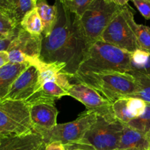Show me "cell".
Segmentation results:
<instances>
[{
    "mask_svg": "<svg viewBox=\"0 0 150 150\" xmlns=\"http://www.w3.org/2000/svg\"><path fill=\"white\" fill-rule=\"evenodd\" d=\"M29 105L33 130H49L57 125L59 112L55 106V102L38 101Z\"/></svg>",
    "mask_w": 150,
    "mask_h": 150,
    "instance_id": "12",
    "label": "cell"
},
{
    "mask_svg": "<svg viewBox=\"0 0 150 150\" xmlns=\"http://www.w3.org/2000/svg\"><path fill=\"white\" fill-rule=\"evenodd\" d=\"M33 132L29 105L23 100L0 101V137L23 136Z\"/></svg>",
    "mask_w": 150,
    "mask_h": 150,
    "instance_id": "5",
    "label": "cell"
},
{
    "mask_svg": "<svg viewBox=\"0 0 150 150\" xmlns=\"http://www.w3.org/2000/svg\"><path fill=\"white\" fill-rule=\"evenodd\" d=\"M125 11L127 22L136 35L140 48L150 51V27L136 23L133 13L127 5L125 6Z\"/></svg>",
    "mask_w": 150,
    "mask_h": 150,
    "instance_id": "17",
    "label": "cell"
},
{
    "mask_svg": "<svg viewBox=\"0 0 150 150\" xmlns=\"http://www.w3.org/2000/svg\"><path fill=\"white\" fill-rule=\"evenodd\" d=\"M128 98V108L133 120L143 114L146 109V103L143 100L137 98Z\"/></svg>",
    "mask_w": 150,
    "mask_h": 150,
    "instance_id": "27",
    "label": "cell"
},
{
    "mask_svg": "<svg viewBox=\"0 0 150 150\" xmlns=\"http://www.w3.org/2000/svg\"><path fill=\"white\" fill-rule=\"evenodd\" d=\"M45 146H46V144H45L44 143L42 145V146H40V147L38 148V149H36V150H45Z\"/></svg>",
    "mask_w": 150,
    "mask_h": 150,
    "instance_id": "36",
    "label": "cell"
},
{
    "mask_svg": "<svg viewBox=\"0 0 150 150\" xmlns=\"http://www.w3.org/2000/svg\"><path fill=\"white\" fill-rule=\"evenodd\" d=\"M20 26L32 35H42L43 25L36 7L28 13L21 22Z\"/></svg>",
    "mask_w": 150,
    "mask_h": 150,
    "instance_id": "19",
    "label": "cell"
},
{
    "mask_svg": "<svg viewBox=\"0 0 150 150\" xmlns=\"http://www.w3.org/2000/svg\"><path fill=\"white\" fill-rule=\"evenodd\" d=\"M36 7L35 0H13L10 16L17 23L21 24L24 16Z\"/></svg>",
    "mask_w": 150,
    "mask_h": 150,
    "instance_id": "20",
    "label": "cell"
},
{
    "mask_svg": "<svg viewBox=\"0 0 150 150\" xmlns=\"http://www.w3.org/2000/svg\"><path fill=\"white\" fill-rule=\"evenodd\" d=\"M57 18L48 36H42L41 60L65 64L64 73L73 78L77 73L92 45L85 37L79 17L71 13L59 0H56Z\"/></svg>",
    "mask_w": 150,
    "mask_h": 150,
    "instance_id": "1",
    "label": "cell"
},
{
    "mask_svg": "<svg viewBox=\"0 0 150 150\" xmlns=\"http://www.w3.org/2000/svg\"><path fill=\"white\" fill-rule=\"evenodd\" d=\"M33 95L55 101L56 100L68 95V92L59 86L56 82L48 81L44 83Z\"/></svg>",
    "mask_w": 150,
    "mask_h": 150,
    "instance_id": "22",
    "label": "cell"
},
{
    "mask_svg": "<svg viewBox=\"0 0 150 150\" xmlns=\"http://www.w3.org/2000/svg\"><path fill=\"white\" fill-rule=\"evenodd\" d=\"M112 109L116 120L123 124L127 125L133 120L128 108V98L119 99L112 104Z\"/></svg>",
    "mask_w": 150,
    "mask_h": 150,
    "instance_id": "23",
    "label": "cell"
},
{
    "mask_svg": "<svg viewBox=\"0 0 150 150\" xmlns=\"http://www.w3.org/2000/svg\"><path fill=\"white\" fill-rule=\"evenodd\" d=\"M122 132L123 123L98 116L96 122L78 144L90 145L96 150H115L118 149Z\"/></svg>",
    "mask_w": 150,
    "mask_h": 150,
    "instance_id": "7",
    "label": "cell"
},
{
    "mask_svg": "<svg viewBox=\"0 0 150 150\" xmlns=\"http://www.w3.org/2000/svg\"><path fill=\"white\" fill-rule=\"evenodd\" d=\"M68 96L79 100L86 106V110L94 112L99 117H102L109 121H115L112 109V104L99 92L90 86L82 83L72 84L67 91Z\"/></svg>",
    "mask_w": 150,
    "mask_h": 150,
    "instance_id": "10",
    "label": "cell"
},
{
    "mask_svg": "<svg viewBox=\"0 0 150 150\" xmlns=\"http://www.w3.org/2000/svg\"><path fill=\"white\" fill-rule=\"evenodd\" d=\"M42 40V35H32L20 26L17 35L7 51L10 63L32 65L40 57Z\"/></svg>",
    "mask_w": 150,
    "mask_h": 150,
    "instance_id": "9",
    "label": "cell"
},
{
    "mask_svg": "<svg viewBox=\"0 0 150 150\" xmlns=\"http://www.w3.org/2000/svg\"><path fill=\"white\" fill-rule=\"evenodd\" d=\"M20 25L12 18L8 13L0 10V34L5 37L13 35Z\"/></svg>",
    "mask_w": 150,
    "mask_h": 150,
    "instance_id": "25",
    "label": "cell"
},
{
    "mask_svg": "<svg viewBox=\"0 0 150 150\" xmlns=\"http://www.w3.org/2000/svg\"><path fill=\"white\" fill-rule=\"evenodd\" d=\"M147 136H149V139H150V130H149V133H147Z\"/></svg>",
    "mask_w": 150,
    "mask_h": 150,
    "instance_id": "38",
    "label": "cell"
},
{
    "mask_svg": "<svg viewBox=\"0 0 150 150\" xmlns=\"http://www.w3.org/2000/svg\"><path fill=\"white\" fill-rule=\"evenodd\" d=\"M115 150H124V149H119V148H118V149H115Z\"/></svg>",
    "mask_w": 150,
    "mask_h": 150,
    "instance_id": "42",
    "label": "cell"
},
{
    "mask_svg": "<svg viewBox=\"0 0 150 150\" xmlns=\"http://www.w3.org/2000/svg\"><path fill=\"white\" fill-rule=\"evenodd\" d=\"M146 1H150V0H146Z\"/></svg>",
    "mask_w": 150,
    "mask_h": 150,
    "instance_id": "43",
    "label": "cell"
},
{
    "mask_svg": "<svg viewBox=\"0 0 150 150\" xmlns=\"http://www.w3.org/2000/svg\"><path fill=\"white\" fill-rule=\"evenodd\" d=\"M141 14L146 20H150V1L146 0H132Z\"/></svg>",
    "mask_w": 150,
    "mask_h": 150,
    "instance_id": "28",
    "label": "cell"
},
{
    "mask_svg": "<svg viewBox=\"0 0 150 150\" xmlns=\"http://www.w3.org/2000/svg\"><path fill=\"white\" fill-rule=\"evenodd\" d=\"M10 63V57L7 51H0V68Z\"/></svg>",
    "mask_w": 150,
    "mask_h": 150,
    "instance_id": "34",
    "label": "cell"
},
{
    "mask_svg": "<svg viewBox=\"0 0 150 150\" xmlns=\"http://www.w3.org/2000/svg\"><path fill=\"white\" fill-rule=\"evenodd\" d=\"M44 144L42 138L35 133L1 139L0 150H36Z\"/></svg>",
    "mask_w": 150,
    "mask_h": 150,
    "instance_id": "13",
    "label": "cell"
},
{
    "mask_svg": "<svg viewBox=\"0 0 150 150\" xmlns=\"http://www.w3.org/2000/svg\"><path fill=\"white\" fill-rule=\"evenodd\" d=\"M129 73L135 78L138 85V90L130 98H137L150 103V74L130 71Z\"/></svg>",
    "mask_w": 150,
    "mask_h": 150,
    "instance_id": "21",
    "label": "cell"
},
{
    "mask_svg": "<svg viewBox=\"0 0 150 150\" xmlns=\"http://www.w3.org/2000/svg\"><path fill=\"white\" fill-rule=\"evenodd\" d=\"M39 89V71L30 65L23 70L12 85L4 100L26 101Z\"/></svg>",
    "mask_w": 150,
    "mask_h": 150,
    "instance_id": "11",
    "label": "cell"
},
{
    "mask_svg": "<svg viewBox=\"0 0 150 150\" xmlns=\"http://www.w3.org/2000/svg\"><path fill=\"white\" fill-rule=\"evenodd\" d=\"M118 148L124 150H150V139L146 133L123 124Z\"/></svg>",
    "mask_w": 150,
    "mask_h": 150,
    "instance_id": "14",
    "label": "cell"
},
{
    "mask_svg": "<svg viewBox=\"0 0 150 150\" xmlns=\"http://www.w3.org/2000/svg\"><path fill=\"white\" fill-rule=\"evenodd\" d=\"M6 38V37H5V36H4V35H1V34H0V39H1V38Z\"/></svg>",
    "mask_w": 150,
    "mask_h": 150,
    "instance_id": "37",
    "label": "cell"
},
{
    "mask_svg": "<svg viewBox=\"0 0 150 150\" xmlns=\"http://www.w3.org/2000/svg\"><path fill=\"white\" fill-rule=\"evenodd\" d=\"M66 150H72L74 149H81L83 150H96L93 146L88 144H70L64 145Z\"/></svg>",
    "mask_w": 150,
    "mask_h": 150,
    "instance_id": "31",
    "label": "cell"
},
{
    "mask_svg": "<svg viewBox=\"0 0 150 150\" xmlns=\"http://www.w3.org/2000/svg\"><path fill=\"white\" fill-rule=\"evenodd\" d=\"M122 8L111 0H94L89 4L79 21L91 45L100 39L103 32Z\"/></svg>",
    "mask_w": 150,
    "mask_h": 150,
    "instance_id": "4",
    "label": "cell"
},
{
    "mask_svg": "<svg viewBox=\"0 0 150 150\" xmlns=\"http://www.w3.org/2000/svg\"><path fill=\"white\" fill-rule=\"evenodd\" d=\"M35 1H38V0H35Z\"/></svg>",
    "mask_w": 150,
    "mask_h": 150,
    "instance_id": "44",
    "label": "cell"
},
{
    "mask_svg": "<svg viewBox=\"0 0 150 150\" xmlns=\"http://www.w3.org/2000/svg\"><path fill=\"white\" fill-rule=\"evenodd\" d=\"M13 4V0H0V10L10 15Z\"/></svg>",
    "mask_w": 150,
    "mask_h": 150,
    "instance_id": "32",
    "label": "cell"
},
{
    "mask_svg": "<svg viewBox=\"0 0 150 150\" xmlns=\"http://www.w3.org/2000/svg\"><path fill=\"white\" fill-rule=\"evenodd\" d=\"M72 150H83V149H72Z\"/></svg>",
    "mask_w": 150,
    "mask_h": 150,
    "instance_id": "40",
    "label": "cell"
},
{
    "mask_svg": "<svg viewBox=\"0 0 150 150\" xmlns=\"http://www.w3.org/2000/svg\"><path fill=\"white\" fill-rule=\"evenodd\" d=\"M60 1H69V0H60Z\"/></svg>",
    "mask_w": 150,
    "mask_h": 150,
    "instance_id": "39",
    "label": "cell"
},
{
    "mask_svg": "<svg viewBox=\"0 0 150 150\" xmlns=\"http://www.w3.org/2000/svg\"><path fill=\"white\" fill-rule=\"evenodd\" d=\"M72 79L102 93L111 104L121 98H130L138 90L135 78L129 73H76Z\"/></svg>",
    "mask_w": 150,
    "mask_h": 150,
    "instance_id": "2",
    "label": "cell"
},
{
    "mask_svg": "<svg viewBox=\"0 0 150 150\" xmlns=\"http://www.w3.org/2000/svg\"><path fill=\"white\" fill-rule=\"evenodd\" d=\"M130 68V71L150 74V51L139 49L132 53Z\"/></svg>",
    "mask_w": 150,
    "mask_h": 150,
    "instance_id": "18",
    "label": "cell"
},
{
    "mask_svg": "<svg viewBox=\"0 0 150 150\" xmlns=\"http://www.w3.org/2000/svg\"><path fill=\"white\" fill-rule=\"evenodd\" d=\"M100 40L130 54L141 49L136 35L127 22L125 6L108 25Z\"/></svg>",
    "mask_w": 150,
    "mask_h": 150,
    "instance_id": "8",
    "label": "cell"
},
{
    "mask_svg": "<svg viewBox=\"0 0 150 150\" xmlns=\"http://www.w3.org/2000/svg\"><path fill=\"white\" fill-rule=\"evenodd\" d=\"M36 9L43 25L42 36H48L52 31L57 18V6L50 5L46 0H38L36 1Z\"/></svg>",
    "mask_w": 150,
    "mask_h": 150,
    "instance_id": "16",
    "label": "cell"
},
{
    "mask_svg": "<svg viewBox=\"0 0 150 150\" xmlns=\"http://www.w3.org/2000/svg\"><path fill=\"white\" fill-rule=\"evenodd\" d=\"M93 1L94 0H69L67 1H60L64 4L71 13L81 17Z\"/></svg>",
    "mask_w": 150,
    "mask_h": 150,
    "instance_id": "26",
    "label": "cell"
},
{
    "mask_svg": "<svg viewBox=\"0 0 150 150\" xmlns=\"http://www.w3.org/2000/svg\"><path fill=\"white\" fill-rule=\"evenodd\" d=\"M127 125L147 134L150 130V103H146V109L143 114L130 121Z\"/></svg>",
    "mask_w": 150,
    "mask_h": 150,
    "instance_id": "24",
    "label": "cell"
},
{
    "mask_svg": "<svg viewBox=\"0 0 150 150\" xmlns=\"http://www.w3.org/2000/svg\"><path fill=\"white\" fill-rule=\"evenodd\" d=\"M1 139H2V138H1V137H0V144H1Z\"/></svg>",
    "mask_w": 150,
    "mask_h": 150,
    "instance_id": "41",
    "label": "cell"
},
{
    "mask_svg": "<svg viewBox=\"0 0 150 150\" xmlns=\"http://www.w3.org/2000/svg\"><path fill=\"white\" fill-rule=\"evenodd\" d=\"M20 26H18V28L17 29V30H16V32L13 34V35H11L10 36H9V37H6V38L0 39V51H7V49H8L10 43H11L12 41L13 40V39H14V38H16V35H17Z\"/></svg>",
    "mask_w": 150,
    "mask_h": 150,
    "instance_id": "30",
    "label": "cell"
},
{
    "mask_svg": "<svg viewBox=\"0 0 150 150\" xmlns=\"http://www.w3.org/2000/svg\"><path fill=\"white\" fill-rule=\"evenodd\" d=\"M70 79H72V78L70 75L64 73V72H60L57 75L55 82L59 86H61L62 89H64V90H66L67 92L72 86V84L70 82Z\"/></svg>",
    "mask_w": 150,
    "mask_h": 150,
    "instance_id": "29",
    "label": "cell"
},
{
    "mask_svg": "<svg viewBox=\"0 0 150 150\" xmlns=\"http://www.w3.org/2000/svg\"><path fill=\"white\" fill-rule=\"evenodd\" d=\"M111 1H112L113 2L118 4V5L122 6V7H124V6L127 5V2H128L130 0H111Z\"/></svg>",
    "mask_w": 150,
    "mask_h": 150,
    "instance_id": "35",
    "label": "cell"
},
{
    "mask_svg": "<svg viewBox=\"0 0 150 150\" xmlns=\"http://www.w3.org/2000/svg\"><path fill=\"white\" fill-rule=\"evenodd\" d=\"M45 150H66L65 146L60 142H53L45 146Z\"/></svg>",
    "mask_w": 150,
    "mask_h": 150,
    "instance_id": "33",
    "label": "cell"
},
{
    "mask_svg": "<svg viewBox=\"0 0 150 150\" xmlns=\"http://www.w3.org/2000/svg\"><path fill=\"white\" fill-rule=\"evenodd\" d=\"M97 117L95 113L86 110L74 121L57 124L49 130L35 129L33 132L42 138L45 144L53 142H60L64 145L79 143L86 132L96 122Z\"/></svg>",
    "mask_w": 150,
    "mask_h": 150,
    "instance_id": "6",
    "label": "cell"
},
{
    "mask_svg": "<svg viewBox=\"0 0 150 150\" xmlns=\"http://www.w3.org/2000/svg\"><path fill=\"white\" fill-rule=\"evenodd\" d=\"M29 66L28 64L9 63L0 68V101L5 99L16 79Z\"/></svg>",
    "mask_w": 150,
    "mask_h": 150,
    "instance_id": "15",
    "label": "cell"
},
{
    "mask_svg": "<svg viewBox=\"0 0 150 150\" xmlns=\"http://www.w3.org/2000/svg\"><path fill=\"white\" fill-rule=\"evenodd\" d=\"M131 54L99 40L89 48L77 73H129Z\"/></svg>",
    "mask_w": 150,
    "mask_h": 150,
    "instance_id": "3",
    "label": "cell"
}]
</instances>
